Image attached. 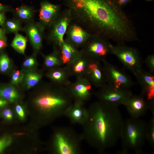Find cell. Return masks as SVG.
Wrapping results in <instances>:
<instances>
[{"mask_svg":"<svg viewBox=\"0 0 154 154\" xmlns=\"http://www.w3.org/2000/svg\"><path fill=\"white\" fill-rule=\"evenodd\" d=\"M75 20L92 34L117 43L139 40L132 23L114 0H64Z\"/></svg>","mask_w":154,"mask_h":154,"instance_id":"6da1fadb","label":"cell"},{"mask_svg":"<svg viewBox=\"0 0 154 154\" xmlns=\"http://www.w3.org/2000/svg\"><path fill=\"white\" fill-rule=\"evenodd\" d=\"M90 118L92 140L102 150L114 146L120 139L123 121L117 107L102 102L92 106Z\"/></svg>","mask_w":154,"mask_h":154,"instance_id":"7a4b0ae2","label":"cell"},{"mask_svg":"<svg viewBox=\"0 0 154 154\" xmlns=\"http://www.w3.org/2000/svg\"><path fill=\"white\" fill-rule=\"evenodd\" d=\"M147 123L139 118L130 117L123 120L120 139L122 151L141 153L146 140Z\"/></svg>","mask_w":154,"mask_h":154,"instance_id":"3957f363","label":"cell"},{"mask_svg":"<svg viewBox=\"0 0 154 154\" xmlns=\"http://www.w3.org/2000/svg\"><path fill=\"white\" fill-rule=\"evenodd\" d=\"M111 54L115 56L123 65L135 75L143 69V60L138 50L124 43L112 44Z\"/></svg>","mask_w":154,"mask_h":154,"instance_id":"277c9868","label":"cell"},{"mask_svg":"<svg viewBox=\"0 0 154 154\" xmlns=\"http://www.w3.org/2000/svg\"><path fill=\"white\" fill-rule=\"evenodd\" d=\"M103 69L107 84L117 87L129 89L135 83L125 71L105 60Z\"/></svg>","mask_w":154,"mask_h":154,"instance_id":"5b68a950","label":"cell"},{"mask_svg":"<svg viewBox=\"0 0 154 154\" xmlns=\"http://www.w3.org/2000/svg\"><path fill=\"white\" fill-rule=\"evenodd\" d=\"M101 88L98 94L101 102L114 106L123 105L133 94L129 89L117 87L107 84Z\"/></svg>","mask_w":154,"mask_h":154,"instance_id":"8992f818","label":"cell"},{"mask_svg":"<svg viewBox=\"0 0 154 154\" xmlns=\"http://www.w3.org/2000/svg\"><path fill=\"white\" fill-rule=\"evenodd\" d=\"M86 43V52L90 58L102 61L111 54L112 44L102 36L92 34Z\"/></svg>","mask_w":154,"mask_h":154,"instance_id":"52a82bcc","label":"cell"},{"mask_svg":"<svg viewBox=\"0 0 154 154\" xmlns=\"http://www.w3.org/2000/svg\"><path fill=\"white\" fill-rule=\"evenodd\" d=\"M124 105L131 117L139 118L145 114L148 109L154 113V105L151 104L141 94H132Z\"/></svg>","mask_w":154,"mask_h":154,"instance_id":"ba28073f","label":"cell"},{"mask_svg":"<svg viewBox=\"0 0 154 154\" xmlns=\"http://www.w3.org/2000/svg\"><path fill=\"white\" fill-rule=\"evenodd\" d=\"M58 17L55 21L51 36L56 42L61 46L64 41V35L72 19L68 9L60 13Z\"/></svg>","mask_w":154,"mask_h":154,"instance_id":"9c48e42d","label":"cell"},{"mask_svg":"<svg viewBox=\"0 0 154 154\" xmlns=\"http://www.w3.org/2000/svg\"><path fill=\"white\" fill-rule=\"evenodd\" d=\"M153 75L143 68L135 75L141 88V94L153 105H154Z\"/></svg>","mask_w":154,"mask_h":154,"instance_id":"30bf717a","label":"cell"},{"mask_svg":"<svg viewBox=\"0 0 154 154\" xmlns=\"http://www.w3.org/2000/svg\"><path fill=\"white\" fill-rule=\"evenodd\" d=\"M66 32L68 41L76 46L86 43L92 34L76 24L69 25Z\"/></svg>","mask_w":154,"mask_h":154,"instance_id":"8fae6325","label":"cell"},{"mask_svg":"<svg viewBox=\"0 0 154 154\" xmlns=\"http://www.w3.org/2000/svg\"><path fill=\"white\" fill-rule=\"evenodd\" d=\"M87 69L90 83L101 88L106 84L103 68L99 61L90 58Z\"/></svg>","mask_w":154,"mask_h":154,"instance_id":"7c38bea8","label":"cell"},{"mask_svg":"<svg viewBox=\"0 0 154 154\" xmlns=\"http://www.w3.org/2000/svg\"><path fill=\"white\" fill-rule=\"evenodd\" d=\"M60 6L47 1L40 3L39 14L40 20L46 24H49L56 19L59 15Z\"/></svg>","mask_w":154,"mask_h":154,"instance_id":"4fadbf2b","label":"cell"},{"mask_svg":"<svg viewBox=\"0 0 154 154\" xmlns=\"http://www.w3.org/2000/svg\"><path fill=\"white\" fill-rule=\"evenodd\" d=\"M64 102V101L60 98L48 95L41 96L35 101L37 105L44 109H51L60 106Z\"/></svg>","mask_w":154,"mask_h":154,"instance_id":"5bb4252c","label":"cell"},{"mask_svg":"<svg viewBox=\"0 0 154 154\" xmlns=\"http://www.w3.org/2000/svg\"><path fill=\"white\" fill-rule=\"evenodd\" d=\"M0 97L7 101L13 102L19 97V94L15 88L9 85L0 87Z\"/></svg>","mask_w":154,"mask_h":154,"instance_id":"9a60e30c","label":"cell"},{"mask_svg":"<svg viewBox=\"0 0 154 154\" xmlns=\"http://www.w3.org/2000/svg\"><path fill=\"white\" fill-rule=\"evenodd\" d=\"M28 33L34 48L37 50L40 49L42 45V37L40 31L35 26L31 25L28 28Z\"/></svg>","mask_w":154,"mask_h":154,"instance_id":"2e32d148","label":"cell"},{"mask_svg":"<svg viewBox=\"0 0 154 154\" xmlns=\"http://www.w3.org/2000/svg\"><path fill=\"white\" fill-rule=\"evenodd\" d=\"M62 49L61 58L64 63L69 62L76 53V51L72 44L68 41L64 40L61 46Z\"/></svg>","mask_w":154,"mask_h":154,"instance_id":"e0dca14e","label":"cell"},{"mask_svg":"<svg viewBox=\"0 0 154 154\" xmlns=\"http://www.w3.org/2000/svg\"><path fill=\"white\" fill-rule=\"evenodd\" d=\"M27 40L23 35L17 34L11 43V46L17 51L24 54Z\"/></svg>","mask_w":154,"mask_h":154,"instance_id":"ac0fdd59","label":"cell"},{"mask_svg":"<svg viewBox=\"0 0 154 154\" xmlns=\"http://www.w3.org/2000/svg\"><path fill=\"white\" fill-rule=\"evenodd\" d=\"M41 76L40 74L33 71H29L24 74V79L26 86L28 89L36 85L40 81Z\"/></svg>","mask_w":154,"mask_h":154,"instance_id":"d6986e66","label":"cell"},{"mask_svg":"<svg viewBox=\"0 0 154 154\" xmlns=\"http://www.w3.org/2000/svg\"><path fill=\"white\" fill-rule=\"evenodd\" d=\"M76 92L80 96L86 97L90 94L91 90L90 82L85 81L84 83L80 82L77 84L74 87Z\"/></svg>","mask_w":154,"mask_h":154,"instance_id":"ffe728a7","label":"cell"},{"mask_svg":"<svg viewBox=\"0 0 154 154\" xmlns=\"http://www.w3.org/2000/svg\"><path fill=\"white\" fill-rule=\"evenodd\" d=\"M56 141L59 150L61 154H70L72 153L71 148L62 135H57Z\"/></svg>","mask_w":154,"mask_h":154,"instance_id":"44dd1931","label":"cell"},{"mask_svg":"<svg viewBox=\"0 0 154 154\" xmlns=\"http://www.w3.org/2000/svg\"><path fill=\"white\" fill-rule=\"evenodd\" d=\"M148 123L146 129V140L152 147L154 146V113Z\"/></svg>","mask_w":154,"mask_h":154,"instance_id":"7402d4cb","label":"cell"},{"mask_svg":"<svg viewBox=\"0 0 154 154\" xmlns=\"http://www.w3.org/2000/svg\"><path fill=\"white\" fill-rule=\"evenodd\" d=\"M16 12L19 17L23 19H28L32 16V11L30 8L25 5L17 7Z\"/></svg>","mask_w":154,"mask_h":154,"instance_id":"603a6c76","label":"cell"},{"mask_svg":"<svg viewBox=\"0 0 154 154\" xmlns=\"http://www.w3.org/2000/svg\"><path fill=\"white\" fill-rule=\"evenodd\" d=\"M11 66L10 60L8 56L5 54L0 55V72L3 73L7 72Z\"/></svg>","mask_w":154,"mask_h":154,"instance_id":"cb8c5ba5","label":"cell"},{"mask_svg":"<svg viewBox=\"0 0 154 154\" xmlns=\"http://www.w3.org/2000/svg\"><path fill=\"white\" fill-rule=\"evenodd\" d=\"M24 74L17 70L14 71L11 76V82L13 84L17 85L21 82L24 79Z\"/></svg>","mask_w":154,"mask_h":154,"instance_id":"d4e9b609","label":"cell"},{"mask_svg":"<svg viewBox=\"0 0 154 154\" xmlns=\"http://www.w3.org/2000/svg\"><path fill=\"white\" fill-rule=\"evenodd\" d=\"M60 61L58 58L55 56L51 55L46 56L45 59V65L48 67H52L59 64Z\"/></svg>","mask_w":154,"mask_h":154,"instance_id":"484cf974","label":"cell"},{"mask_svg":"<svg viewBox=\"0 0 154 154\" xmlns=\"http://www.w3.org/2000/svg\"><path fill=\"white\" fill-rule=\"evenodd\" d=\"M12 141L11 137L8 135H5L0 138V153L10 145Z\"/></svg>","mask_w":154,"mask_h":154,"instance_id":"4316f807","label":"cell"},{"mask_svg":"<svg viewBox=\"0 0 154 154\" xmlns=\"http://www.w3.org/2000/svg\"><path fill=\"white\" fill-rule=\"evenodd\" d=\"M144 63L148 69L149 72L152 74L154 73V54L148 55L145 58Z\"/></svg>","mask_w":154,"mask_h":154,"instance_id":"83f0119b","label":"cell"},{"mask_svg":"<svg viewBox=\"0 0 154 154\" xmlns=\"http://www.w3.org/2000/svg\"><path fill=\"white\" fill-rule=\"evenodd\" d=\"M6 25L7 29L11 32H17L20 28L19 23L16 21H7L6 23Z\"/></svg>","mask_w":154,"mask_h":154,"instance_id":"f1b7e54d","label":"cell"},{"mask_svg":"<svg viewBox=\"0 0 154 154\" xmlns=\"http://www.w3.org/2000/svg\"><path fill=\"white\" fill-rule=\"evenodd\" d=\"M37 62L35 59L33 57H31L25 60L23 65L25 68L31 69L35 66Z\"/></svg>","mask_w":154,"mask_h":154,"instance_id":"f546056e","label":"cell"},{"mask_svg":"<svg viewBox=\"0 0 154 154\" xmlns=\"http://www.w3.org/2000/svg\"><path fill=\"white\" fill-rule=\"evenodd\" d=\"M49 76L52 79L56 81H61L64 77L63 73L59 70L53 71L50 74Z\"/></svg>","mask_w":154,"mask_h":154,"instance_id":"4dcf8cb0","label":"cell"},{"mask_svg":"<svg viewBox=\"0 0 154 154\" xmlns=\"http://www.w3.org/2000/svg\"><path fill=\"white\" fill-rule=\"evenodd\" d=\"M86 66L85 62L80 60L78 61L75 65L74 70L77 73L81 72L85 69Z\"/></svg>","mask_w":154,"mask_h":154,"instance_id":"1f68e13d","label":"cell"},{"mask_svg":"<svg viewBox=\"0 0 154 154\" xmlns=\"http://www.w3.org/2000/svg\"><path fill=\"white\" fill-rule=\"evenodd\" d=\"M16 112L19 118L23 119L25 116L24 110L22 107L19 105H17L15 107Z\"/></svg>","mask_w":154,"mask_h":154,"instance_id":"d6a6232c","label":"cell"},{"mask_svg":"<svg viewBox=\"0 0 154 154\" xmlns=\"http://www.w3.org/2000/svg\"><path fill=\"white\" fill-rule=\"evenodd\" d=\"M2 115L3 117L7 120H11L12 118V112L9 109H5L2 112Z\"/></svg>","mask_w":154,"mask_h":154,"instance_id":"836d02e7","label":"cell"},{"mask_svg":"<svg viewBox=\"0 0 154 154\" xmlns=\"http://www.w3.org/2000/svg\"><path fill=\"white\" fill-rule=\"evenodd\" d=\"M72 116L75 119H79L81 118L82 115V112L78 109L74 110L72 113Z\"/></svg>","mask_w":154,"mask_h":154,"instance_id":"e575fe53","label":"cell"},{"mask_svg":"<svg viewBox=\"0 0 154 154\" xmlns=\"http://www.w3.org/2000/svg\"><path fill=\"white\" fill-rule=\"evenodd\" d=\"M116 3L121 7L125 6L132 0H114Z\"/></svg>","mask_w":154,"mask_h":154,"instance_id":"d590c367","label":"cell"},{"mask_svg":"<svg viewBox=\"0 0 154 154\" xmlns=\"http://www.w3.org/2000/svg\"><path fill=\"white\" fill-rule=\"evenodd\" d=\"M7 46L5 38L0 39V50L5 48Z\"/></svg>","mask_w":154,"mask_h":154,"instance_id":"8d00e7d4","label":"cell"},{"mask_svg":"<svg viewBox=\"0 0 154 154\" xmlns=\"http://www.w3.org/2000/svg\"><path fill=\"white\" fill-rule=\"evenodd\" d=\"M7 103V101L0 97V109L5 106Z\"/></svg>","mask_w":154,"mask_h":154,"instance_id":"74e56055","label":"cell"},{"mask_svg":"<svg viewBox=\"0 0 154 154\" xmlns=\"http://www.w3.org/2000/svg\"><path fill=\"white\" fill-rule=\"evenodd\" d=\"M5 21V17L3 12L0 13V25L4 24Z\"/></svg>","mask_w":154,"mask_h":154,"instance_id":"f35d334b","label":"cell"},{"mask_svg":"<svg viewBox=\"0 0 154 154\" xmlns=\"http://www.w3.org/2000/svg\"><path fill=\"white\" fill-rule=\"evenodd\" d=\"M9 9V7L0 3V13L4 12Z\"/></svg>","mask_w":154,"mask_h":154,"instance_id":"ab89813d","label":"cell"},{"mask_svg":"<svg viewBox=\"0 0 154 154\" xmlns=\"http://www.w3.org/2000/svg\"><path fill=\"white\" fill-rule=\"evenodd\" d=\"M5 31L3 29L0 28V39L5 38Z\"/></svg>","mask_w":154,"mask_h":154,"instance_id":"60d3db41","label":"cell"},{"mask_svg":"<svg viewBox=\"0 0 154 154\" xmlns=\"http://www.w3.org/2000/svg\"><path fill=\"white\" fill-rule=\"evenodd\" d=\"M148 0V1H151V0Z\"/></svg>","mask_w":154,"mask_h":154,"instance_id":"b9f144b4","label":"cell"}]
</instances>
